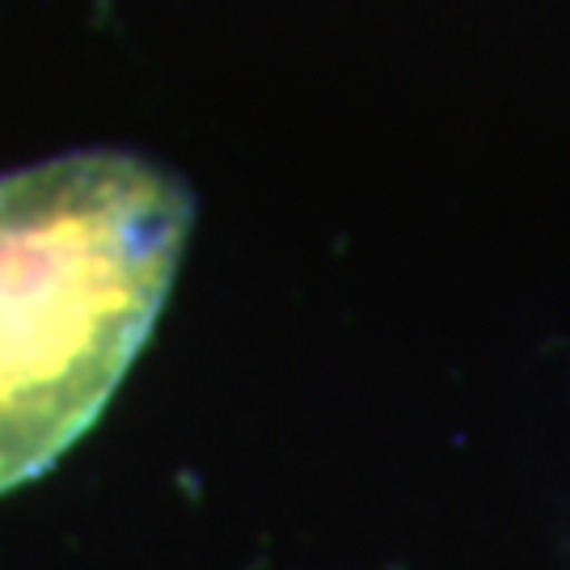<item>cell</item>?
Wrapping results in <instances>:
<instances>
[{
	"label": "cell",
	"mask_w": 570,
	"mask_h": 570,
	"mask_svg": "<svg viewBox=\"0 0 570 570\" xmlns=\"http://www.w3.org/2000/svg\"><path fill=\"white\" fill-rule=\"evenodd\" d=\"M190 212L169 169L115 148L0 178V494L98 423L161 317Z\"/></svg>",
	"instance_id": "cell-1"
}]
</instances>
